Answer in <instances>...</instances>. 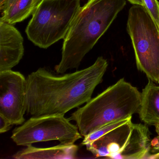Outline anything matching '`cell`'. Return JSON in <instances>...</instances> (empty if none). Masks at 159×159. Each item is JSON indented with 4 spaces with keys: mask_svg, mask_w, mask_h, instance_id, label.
Instances as JSON below:
<instances>
[{
    "mask_svg": "<svg viewBox=\"0 0 159 159\" xmlns=\"http://www.w3.org/2000/svg\"><path fill=\"white\" fill-rule=\"evenodd\" d=\"M108 66L107 59L99 57L88 67L60 76L39 68L26 79L27 113L34 117L65 115L80 107L92 98Z\"/></svg>",
    "mask_w": 159,
    "mask_h": 159,
    "instance_id": "6da1fadb",
    "label": "cell"
},
{
    "mask_svg": "<svg viewBox=\"0 0 159 159\" xmlns=\"http://www.w3.org/2000/svg\"><path fill=\"white\" fill-rule=\"evenodd\" d=\"M126 4V0H87L80 8L64 39L58 74L77 69L107 32Z\"/></svg>",
    "mask_w": 159,
    "mask_h": 159,
    "instance_id": "7a4b0ae2",
    "label": "cell"
},
{
    "mask_svg": "<svg viewBox=\"0 0 159 159\" xmlns=\"http://www.w3.org/2000/svg\"><path fill=\"white\" fill-rule=\"evenodd\" d=\"M141 93L124 78L111 85L69 118L74 121L83 137L101 126L138 112Z\"/></svg>",
    "mask_w": 159,
    "mask_h": 159,
    "instance_id": "3957f363",
    "label": "cell"
},
{
    "mask_svg": "<svg viewBox=\"0 0 159 159\" xmlns=\"http://www.w3.org/2000/svg\"><path fill=\"white\" fill-rule=\"evenodd\" d=\"M80 7V0H41L26 29L29 40L46 49L64 39Z\"/></svg>",
    "mask_w": 159,
    "mask_h": 159,
    "instance_id": "277c9868",
    "label": "cell"
},
{
    "mask_svg": "<svg viewBox=\"0 0 159 159\" xmlns=\"http://www.w3.org/2000/svg\"><path fill=\"white\" fill-rule=\"evenodd\" d=\"M126 30L138 69L150 80L159 84V30L144 7L133 5L130 8Z\"/></svg>",
    "mask_w": 159,
    "mask_h": 159,
    "instance_id": "5b68a950",
    "label": "cell"
},
{
    "mask_svg": "<svg viewBox=\"0 0 159 159\" xmlns=\"http://www.w3.org/2000/svg\"><path fill=\"white\" fill-rule=\"evenodd\" d=\"M151 143L148 126L133 123L131 120L105 134L86 148L96 157L147 159Z\"/></svg>",
    "mask_w": 159,
    "mask_h": 159,
    "instance_id": "8992f818",
    "label": "cell"
},
{
    "mask_svg": "<svg viewBox=\"0 0 159 159\" xmlns=\"http://www.w3.org/2000/svg\"><path fill=\"white\" fill-rule=\"evenodd\" d=\"M70 121L62 115L32 116L13 131L11 139L17 146L26 147L53 140L74 144L83 136L77 125Z\"/></svg>",
    "mask_w": 159,
    "mask_h": 159,
    "instance_id": "52a82bcc",
    "label": "cell"
},
{
    "mask_svg": "<svg viewBox=\"0 0 159 159\" xmlns=\"http://www.w3.org/2000/svg\"><path fill=\"white\" fill-rule=\"evenodd\" d=\"M27 80L18 71L0 72V115L13 125L25 121L26 112Z\"/></svg>",
    "mask_w": 159,
    "mask_h": 159,
    "instance_id": "ba28073f",
    "label": "cell"
},
{
    "mask_svg": "<svg viewBox=\"0 0 159 159\" xmlns=\"http://www.w3.org/2000/svg\"><path fill=\"white\" fill-rule=\"evenodd\" d=\"M24 38L13 25L0 21V72L11 70L24 55Z\"/></svg>",
    "mask_w": 159,
    "mask_h": 159,
    "instance_id": "9c48e42d",
    "label": "cell"
},
{
    "mask_svg": "<svg viewBox=\"0 0 159 159\" xmlns=\"http://www.w3.org/2000/svg\"><path fill=\"white\" fill-rule=\"evenodd\" d=\"M79 147L73 144H61L49 148H36L32 145L17 152L13 155L16 159H74Z\"/></svg>",
    "mask_w": 159,
    "mask_h": 159,
    "instance_id": "30bf717a",
    "label": "cell"
},
{
    "mask_svg": "<svg viewBox=\"0 0 159 159\" xmlns=\"http://www.w3.org/2000/svg\"><path fill=\"white\" fill-rule=\"evenodd\" d=\"M149 80L141 93L138 112L140 120L147 125L159 124V85Z\"/></svg>",
    "mask_w": 159,
    "mask_h": 159,
    "instance_id": "8fae6325",
    "label": "cell"
},
{
    "mask_svg": "<svg viewBox=\"0 0 159 159\" xmlns=\"http://www.w3.org/2000/svg\"><path fill=\"white\" fill-rule=\"evenodd\" d=\"M41 0H4L0 4V21L14 25L32 15Z\"/></svg>",
    "mask_w": 159,
    "mask_h": 159,
    "instance_id": "7c38bea8",
    "label": "cell"
},
{
    "mask_svg": "<svg viewBox=\"0 0 159 159\" xmlns=\"http://www.w3.org/2000/svg\"><path fill=\"white\" fill-rule=\"evenodd\" d=\"M131 120H132V117H128L126 119H121L105 125L84 136L81 144L83 146H86V147H88L93 143L97 139L104 135L105 134L115 129L116 127H119L128 122Z\"/></svg>",
    "mask_w": 159,
    "mask_h": 159,
    "instance_id": "4fadbf2b",
    "label": "cell"
},
{
    "mask_svg": "<svg viewBox=\"0 0 159 159\" xmlns=\"http://www.w3.org/2000/svg\"><path fill=\"white\" fill-rule=\"evenodd\" d=\"M144 8L151 16L159 30V2L158 0H142Z\"/></svg>",
    "mask_w": 159,
    "mask_h": 159,
    "instance_id": "5bb4252c",
    "label": "cell"
},
{
    "mask_svg": "<svg viewBox=\"0 0 159 159\" xmlns=\"http://www.w3.org/2000/svg\"><path fill=\"white\" fill-rule=\"evenodd\" d=\"M13 125L5 119L3 116L0 115V133L3 134L9 131Z\"/></svg>",
    "mask_w": 159,
    "mask_h": 159,
    "instance_id": "9a60e30c",
    "label": "cell"
},
{
    "mask_svg": "<svg viewBox=\"0 0 159 159\" xmlns=\"http://www.w3.org/2000/svg\"><path fill=\"white\" fill-rule=\"evenodd\" d=\"M157 136L152 139L151 143V148L153 150L159 152V124L154 125Z\"/></svg>",
    "mask_w": 159,
    "mask_h": 159,
    "instance_id": "2e32d148",
    "label": "cell"
},
{
    "mask_svg": "<svg viewBox=\"0 0 159 159\" xmlns=\"http://www.w3.org/2000/svg\"><path fill=\"white\" fill-rule=\"evenodd\" d=\"M133 5H140L144 7L142 0H127Z\"/></svg>",
    "mask_w": 159,
    "mask_h": 159,
    "instance_id": "e0dca14e",
    "label": "cell"
},
{
    "mask_svg": "<svg viewBox=\"0 0 159 159\" xmlns=\"http://www.w3.org/2000/svg\"><path fill=\"white\" fill-rule=\"evenodd\" d=\"M4 0H0V4H1L4 1Z\"/></svg>",
    "mask_w": 159,
    "mask_h": 159,
    "instance_id": "ac0fdd59",
    "label": "cell"
}]
</instances>
